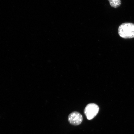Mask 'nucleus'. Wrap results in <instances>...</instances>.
Listing matches in <instances>:
<instances>
[{"label": "nucleus", "mask_w": 134, "mask_h": 134, "mask_svg": "<svg viewBox=\"0 0 134 134\" xmlns=\"http://www.w3.org/2000/svg\"><path fill=\"white\" fill-rule=\"evenodd\" d=\"M118 33L120 37L124 39H130L134 38V24L125 23L119 27Z\"/></svg>", "instance_id": "obj_1"}, {"label": "nucleus", "mask_w": 134, "mask_h": 134, "mask_svg": "<svg viewBox=\"0 0 134 134\" xmlns=\"http://www.w3.org/2000/svg\"><path fill=\"white\" fill-rule=\"evenodd\" d=\"M99 110V107L96 104H89L85 107L84 113L88 120H91L94 118L98 113Z\"/></svg>", "instance_id": "obj_2"}, {"label": "nucleus", "mask_w": 134, "mask_h": 134, "mask_svg": "<svg viewBox=\"0 0 134 134\" xmlns=\"http://www.w3.org/2000/svg\"><path fill=\"white\" fill-rule=\"evenodd\" d=\"M110 5L115 8H118L121 4V0H108Z\"/></svg>", "instance_id": "obj_4"}, {"label": "nucleus", "mask_w": 134, "mask_h": 134, "mask_svg": "<svg viewBox=\"0 0 134 134\" xmlns=\"http://www.w3.org/2000/svg\"><path fill=\"white\" fill-rule=\"evenodd\" d=\"M68 121L71 124L77 126L80 124L83 121L82 115L78 112H73L70 113L68 116Z\"/></svg>", "instance_id": "obj_3"}]
</instances>
